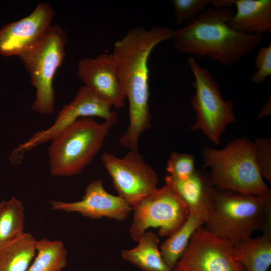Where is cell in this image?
I'll list each match as a JSON object with an SVG mask.
<instances>
[{
  "label": "cell",
  "mask_w": 271,
  "mask_h": 271,
  "mask_svg": "<svg viewBox=\"0 0 271 271\" xmlns=\"http://www.w3.org/2000/svg\"><path fill=\"white\" fill-rule=\"evenodd\" d=\"M174 36V30L166 27L154 26L148 30L136 27L114 45L112 54L129 102V124L119 138V142L130 151L138 150L141 135L151 126L149 105V56L158 44L173 39Z\"/></svg>",
  "instance_id": "1"
},
{
  "label": "cell",
  "mask_w": 271,
  "mask_h": 271,
  "mask_svg": "<svg viewBox=\"0 0 271 271\" xmlns=\"http://www.w3.org/2000/svg\"><path fill=\"white\" fill-rule=\"evenodd\" d=\"M231 8L208 7L186 25L174 30V47L182 53L208 57L225 67L250 54L262 43V35H248L232 29Z\"/></svg>",
  "instance_id": "2"
},
{
  "label": "cell",
  "mask_w": 271,
  "mask_h": 271,
  "mask_svg": "<svg viewBox=\"0 0 271 271\" xmlns=\"http://www.w3.org/2000/svg\"><path fill=\"white\" fill-rule=\"evenodd\" d=\"M205 227L235 246L258 230L271 232V192L259 195L217 189Z\"/></svg>",
  "instance_id": "3"
},
{
  "label": "cell",
  "mask_w": 271,
  "mask_h": 271,
  "mask_svg": "<svg viewBox=\"0 0 271 271\" xmlns=\"http://www.w3.org/2000/svg\"><path fill=\"white\" fill-rule=\"evenodd\" d=\"M203 165L209 167L212 184L217 189L259 195L270 190L258 170L254 142L237 138L218 150L205 147Z\"/></svg>",
  "instance_id": "4"
},
{
  "label": "cell",
  "mask_w": 271,
  "mask_h": 271,
  "mask_svg": "<svg viewBox=\"0 0 271 271\" xmlns=\"http://www.w3.org/2000/svg\"><path fill=\"white\" fill-rule=\"evenodd\" d=\"M117 120L100 123L83 117L63 130L51 140L48 149L51 175L70 176L81 173L99 152Z\"/></svg>",
  "instance_id": "5"
},
{
  "label": "cell",
  "mask_w": 271,
  "mask_h": 271,
  "mask_svg": "<svg viewBox=\"0 0 271 271\" xmlns=\"http://www.w3.org/2000/svg\"><path fill=\"white\" fill-rule=\"evenodd\" d=\"M67 41L66 32L58 25H52L38 42L19 57L36 89V98L31 107L35 112H54L53 80L64 61Z\"/></svg>",
  "instance_id": "6"
},
{
  "label": "cell",
  "mask_w": 271,
  "mask_h": 271,
  "mask_svg": "<svg viewBox=\"0 0 271 271\" xmlns=\"http://www.w3.org/2000/svg\"><path fill=\"white\" fill-rule=\"evenodd\" d=\"M187 62L194 79L192 86L195 94L190 102L196 119L190 128L202 131L212 142L219 145L228 124L236 121L234 103L224 100L219 84L207 68L201 66L191 56Z\"/></svg>",
  "instance_id": "7"
},
{
  "label": "cell",
  "mask_w": 271,
  "mask_h": 271,
  "mask_svg": "<svg viewBox=\"0 0 271 271\" xmlns=\"http://www.w3.org/2000/svg\"><path fill=\"white\" fill-rule=\"evenodd\" d=\"M132 210L129 232L136 241L150 227L158 228L161 237L169 236L184 224L190 214L185 203L167 184L142 199Z\"/></svg>",
  "instance_id": "8"
},
{
  "label": "cell",
  "mask_w": 271,
  "mask_h": 271,
  "mask_svg": "<svg viewBox=\"0 0 271 271\" xmlns=\"http://www.w3.org/2000/svg\"><path fill=\"white\" fill-rule=\"evenodd\" d=\"M101 161L118 196L132 207L157 189L158 176L138 151H129L123 158L105 152Z\"/></svg>",
  "instance_id": "9"
},
{
  "label": "cell",
  "mask_w": 271,
  "mask_h": 271,
  "mask_svg": "<svg viewBox=\"0 0 271 271\" xmlns=\"http://www.w3.org/2000/svg\"><path fill=\"white\" fill-rule=\"evenodd\" d=\"M173 271H246L234 258V246L206 227H199Z\"/></svg>",
  "instance_id": "10"
},
{
  "label": "cell",
  "mask_w": 271,
  "mask_h": 271,
  "mask_svg": "<svg viewBox=\"0 0 271 271\" xmlns=\"http://www.w3.org/2000/svg\"><path fill=\"white\" fill-rule=\"evenodd\" d=\"M111 106L92 91L81 86L74 99L58 113L53 124L46 130L39 131L12 152V157L21 162L23 155L33 148L51 141L63 130L79 118L96 116L105 120H117V114Z\"/></svg>",
  "instance_id": "11"
},
{
  "label": "cell",
  "mask_w": 271,
  "mask_h": 271,
  "mask_svg": "<svg viewBox=\"0 0 271 271\" xmlns=\"http://www.w3.org/2000/svg\"><path fill=\"white\" fill-rule=\"evenodd\" d=\"M55 11L39 2L27 16L0 28V55L20 57L38 42L52 26Z\"/></svg>",
  "instance_id": "12"
},
{
  "label": "cell",
  "mask_w": 271,
  "mask_h": 271,
  "mask_svg": "<svg viewBox=\"0 0 271 271\" xmlns=\"http://www.w3.org/2000/svg\"><path fill=\"white\" fill-rule=\"evenodd\" d=\"M77 75L84 87L111 107H124L126 96L112 53L81 59L78 63Z\"/></svg>",
  "instance_id": "13"
},
{
  "label": "cell",
  "mask_w": 271,
  "mask_h": 271,
  "mask_svg": "<svg viewBox=\"0 0 271 271\" xmlns=\"http://www.w3.org/2000/svg\"><path fill=\"white\" fill-rule=\"evenodd\" d=\"M54 210L68 213L78 212L93 219L106 217L118 221H124L132 210V206L123 198L109 193L100 179L90 182L81 200L74 202L50 201Z\"/></svg>",
  "instance_id": "14"
},
{
  "label": "cell",
  "mask_w": 271,
  "mask_h": 271,
  "mask_svg": "<svg viewBox=\"0 0 271 271\" xmlns=\"http://www.w3.org/2000/svg\"><path fill=\"white\" fill-rule=\"evenodd\" d=\"M165 182L185 203L190 214L202 219L204 225L209 221L214 209L217 189L204 171L195 170L184 179L168 175Z\"/></svg>",
  "instance_id": "15"
},
{
  "label": "cell",
  "mask_w": 271,
  "mask_h": 271,
  "mask_svg": "<svg viewBox=\"0 0 271 271\" xmlns=\"http://www.w3.org/2000/svg\"><path fill=\"white\" fill-rule=\"evenodd\" d=\"M236 12L228 22L233 30L245 34L271 33L270 0H233Z\"/></svg>",
  "instance_id": "16"
},
{
  "label": "cell",
  "mask_w": 271,
  "mask_h": 271,
  "mask_svg": "<svg viewBox=\"0 0 271 271\" xmlns=\"http://www.w3.org/2000/svg\"><path fill=\"white\" fill-rule=\"evenodd\" d=\"M37 240L24 231L0 242V271H27L36 253Z\"/></svg>",
  "instance_id": "17"
},
{
  "label": "cell",
  "mask_w": 271,
  "mask_h": 271,
  "mask_svg": "<svg viewBox=\"0 0 271 271\" xmlns=\"http://www.w3.org/2000/svg\"><path fill=\"white\" fill-rule=\"evenodd\" d=\"M234 256L246 271H267L271 265V232L234 246Z\"/></svg>",
  "instance_id": "18"
},
{
  "label": "cell",
  "mask_w": 271,
  "mask_h": 271,
  "mask_svg": "<svg viewBox=\"0 0 271 271\" xmlns=\"http://www.w3.org/2000/svg\"><path fill=\"white\" fill-rule=\"evenodd\" d=\"M137 246L122 251V256L143 271H173L164 262L158 245V237L145 232L137 241Z\"/></svg>",
  "instance_id": "19"
},
{
  "label": "cell",
  "mask_w": 271,
  "mask_h": 271,
  "mask_svg": "<svg viewBox=\"0 0 271 271\" xmlns=\"http://www.w3.org/2000/svg\"><path fill=\"white\" fill-rule=\"evenodd\" d=\"M204 222L194 215L189 214L184 224L168 237L160 246L161 256L172 270L185 251L195 232Z\"/></svg>",
  "instance_id": "20"
},
{
  "label": "cell",
  "mask_w": 271,
  "mask_h": 271,
  "mask_svg": "<svg viewBox=\"0 0 271 271\" xmlns=\"http://www.w3.org/2000/svg\"><path fill=\"white\" fill-rule=\"evenodd\" d=\"M37 256L27 271H62L67 252L63 242L47 238L36 241Z\"/></svg>",
  "instance_id": "21"
},
{
  "label": "cell",
  "mask_w": 271,
  "mask_h": 271,
  "mask_svg": "<svg viewBox=\"0 0 271 271\" xmlns=\"http://www.w3.org/2000/svg\"><path fill=\"white\" fill-rule=\"evenodd\" d=\"M25 208L15 196L0 202V242L23 232Z\"/></svg>",
  "instance_id": "22"
},
{
  "label": "cell",
  "mask_w": 271,
  "mask_h": 271,
  "mask_svg": "<svg viewBox=\"0 0 271 271\" xmlns=\"http://www.w3.org/2000/svg\"><path fill=\"white\" fill-rule=\"evenodd\" d=\"M166 169L169 176L180 179H185L196 170L194 158L190 154L172 152Z\"/></svg>",
  "instance_id": "23"
},
{
  "label": "cell",
  "mask_w": 271,
  "mask_h": 271,
  "mask_svg": "<svg viewBox=\"0 0 271 271\" xmlns=\"http://www.w3.org/2000/svg\"><path fill=\"white\" fill-rule=\"evenodd\" d=\"M171 2L176 23L179 25L196 17L211 4L209 0H172Z\"/></svg>",
  "instance_id": "24"
},
{
  "label": "cell",
  "mask_w": 271,
  "mask_h": 271,
  "mask_svg": "<svg viewBox=\"0 0 271 271\" xmlns=\"http://www.w3.org/2000/svg\"><path fill=\"white\" fill-rule=\"evenodd\" d=\"M255 159L263 178L271 181L270 138H256L254 142Z\"/></svg>",
  "instance_id": "25"
},
{
  "label": "cell",
  "mask_w": 271,
  "mask_h": 271,
  "mask_svg": "<svg viewBox=\"0 0 271 271\" xmlns=\"http://www.w3.org/2000/svg\"><path fill=\"white\" fill-rule=\"evenodd\" d=\"M257 70L251 77V80L255 84L262 83L271 75V44L262 47L258 50L254 61Z\"/></svg>",
  "instance_id": "26"
},
{
  "label": "cell",
  "mask_w": 271,
  "mask_h": 271,
  "mask_svg": "<svg viewBox=\"0 0 271 271\" xmlns=\"http://www.w3.org/2000/svg\"><path fill=\"white\" fill-rule=\"evenodd\" d=\"M211 4L215 8H231L234 6L233 0H213Z\"/></svg>",
  "instance_id": "27"
},
{
  "label": "cell",
  "mask_w": 271,
  "mask_h": 271,
  "mask_svg": "<svg viewBox=\"0 0 271 271\" xmlns=\"http://www.w3.org/2000/svg\"><path fill=\"white\" fill-rule=\"evenodd\" d=\"M271 112V101L270 98L268 99L266 103L261 107L259 113V118H262L270 114Z\"/></svg>",
  "instance_id": "28"
},
{
  "label": "cell",
  "mask_w": 271,
  "mask_h": 271,
  "mask_svg": "<svg viewBox=\"0 0 271 271\" xmlns=\"http://www.w3.org/2000/svg\"></svg>",
  "instance_id": "29"
}]
</instances>
